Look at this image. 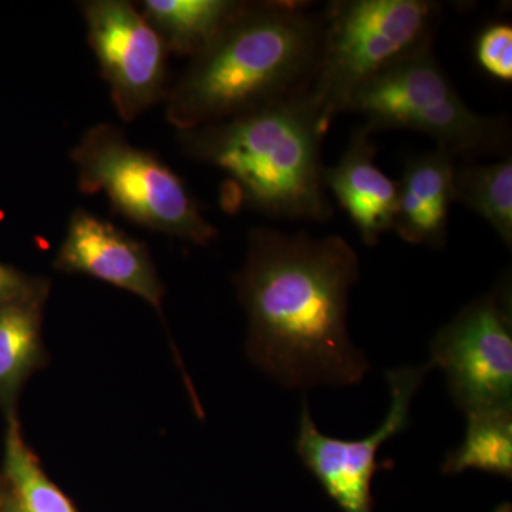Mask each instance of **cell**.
<instances>
[{"mask_svg": "<svg viewBox=\"0 0 512 512\" xmlns=\"http://www.w3.org/2000/svg\"><path fill=\"white\" fill-rule=\"evenodd\" d=\"M322 37L323 13L303 3L247 2L170 86L168 123L178 131L191 130L305 93Z\"/></svg>", "mask_w": 512, "mask_h": 512, "instance_id": "2", "label": "cell"}, {"mask_svg": "<svg viewBox=\"0 0 512 512\" xmlns=\"http://www.w3.org/2000/svg\"><path fill=\"white\" fill-rule=\"evenodd\" d=\"M70 158L80 192H103L114 212L138 227L194 245L217 238V228L202 215L180 175L156 154L133 146L121 128H89Z\"/></svg>", "mask_w": 512, "mask_h": 512, "instance_id": "5", "label": "cell"}, {"mask_svg": "<svg viewBox=\"0 0 512 512\" xmlns=\"http://www.w3.org/2000/svg\"><path fill=\"white\" fill-rule=\"evenodd\" d=\"M431 369L433 366L426 363L386 373L392 397L389 414L365 439L342 440L323 434L312 419L308 400L303 399L296 454L343 512H373V477L376 471L394 466L392 461L380 464L377 453L387 440L409 426L413 397Z\"/></svg>", "mask_w": 512, "mask_h": 512, "instance_id": "8", "label": "cell"}, {"mask_svg": "<svg viewBox=\"0 0 512 512\" xmlns=\"http://www.w3.org/2000/svg\"><path fill=\"white\" fill-rule=\"evenodd\" d=\"M348 111L365 117L369 133L404 128L426 134L450 156H481L507 147L504 120L485 117L458 96L431 46L384 70L357 90Z\"/></svg>", "mask_w": 512, "mask_h": 512, "instance_id": "6", "label": "cell"}, {"mask_svg": "<svg viewBox=\"0 0 512 512\" xmlns=\"http://www.w3.org/2000/svg\"><path fill=\"white\" fill-rule=\"evenodd\" d=\"M47 299L20 302L0 309V410L16 414L23 386L47 366L43 343V308Z\"/></svg>", "mask_w": 512, "mask_h": 512, "instance_id": "13", "label": "cell"}, {"mask_svg": "<svg viewBox=\"0 0 512 512\" xmlns=\"http://www.w3.org/2000/svg\"><path fill=\"white\" fill-rule=\"evenodd\" d=\"M5 512H20L18 505H16L15 500H13L12 495L9 493V488L6 491Z\"/></svg>", "mask_w": 512, "mask_h": 512, "instance_id": "20", "label": "cell"}, {"mask_svg": "<svg viewBox=\"0 0 512 512\" xmlns=\"http://www.w3.org/2000/svg\"><path fill=\"white\" fill-rule=\"evenodd\" d=\"M477 62L485 73L503 80H512V28L505 22L487 26L477 37Z\"/></svg>", "mask_w": 512, "mask_h": 512, "instance_id": "18", "label": "cell"}, {"mask_svg": "<svg viewBox=\"0 0 512 512\" xmlns=\"http://www.w3.org/2000/svg\"><path fill=\"white\" fill-rule=\"evenodd\" d=\"M454 157L437 148L412 158L397 184L394 228L403 241L443 247L454 202Z\"/></svg>", "mask_w": 512, "mask_h": 512, "instance_id": "12", "label": "cell"}, {"mask_svg": "<svg viewBox=\"0 0 512 512\" xmlns=\"http://www.w3.org/2000/svg\"><path fill=\"white\" fill-rule=\"evenodd\" d=\"M328 130L305 92L245 116L178 131V141L185 156L225 174V201L268 217L323 224L333 214L320 158Z\"/></svg>", "mask_w": 512, "mask_h": 512, "instance_id": "3", "label": "cell"}, {"mask_svg": "<svg viewBox=\"0 0 512 512\" xmlns=\"http://www.w3.org/2000/svg\"><path fill=\"white\" fill-rule=\"evenodd\" d=\"M50 282L0 264V309L15 303L49 298Z\"/></svg>", "mask_w": 512, "mask_h": 512, "instance_id": "19", "label": "cell"}, {"mask_svg": "<svg viewBox=\"0 0 512 512\" xmlns=\"http://www.w3.org/2000/svg\"><path fill=\"white\" fill-rule=\"evenodd\" d=\"M467 470L511 478L512 412L467 417L463 443L448 451L441 471L446 476H456Z\"/></svg>", "mask_w": 512, "mask_h": 512, "instance_id": "17", "label": "cell"}, {"mask_svg": "<svg viewBox=\"0 0 512 512\" xmlns=\"http://www.w3.org/2000/svg\"><path fill=\"white\" fill-rule=\"evenodd\" d=\"M430 353V365L443 370L451 399L467 417L512 412L510 278L443 326Z\"/></svg>", "mask_w": 512, "mask_h": 512, "instance_id": "7", "label": "cell"}, {"mask_svg": "<svg viewBox=\"0 0 512 512\" xmlns=\"http://www.w3.org/2000/svg\"><path fill=\"white\" fill-rule=\"evenodd\" d=\"M376 148L365 127L357 128L338 164L325 168L326 190L333 192L367 247H375L393 231L397 183L375 163Z\"/></svg>", "mask_w": 512, "mask_h": 512, "instance_id": "11", "label": "cell"}, {"mask_svg": "<svg viewBox=\"0 0 512 512\" xmlns=\"http://www.w3.org/2000/svg\"><path fill=\"white\" fill-rule=\"evenodd\" d=\"M441 5L430 0H345L323 12L318 66L306 96L330 127L357 90L431 46Z\"/></svg>", "mask_w": 512, "mask_h": 512, "instance_id": "4", "label": "cell"}, {"mask_svg": "<svg viewBox=\"0 0 512 512\" xmlns=\"http://www.w3.org/2000/svg\"><path fill=\"white\" fill-rule=\"evenodd\" d=\"M3 480L20 512H77L72 501L43 471L26 443L18 416L6 417Z\"/></svg>", "mask_w": 512, "mask_h": 512, "instance_id": "15", "label": "cell"}, {"mask_svg": "<svg viewBox=\"0 0 512 512\" xmlns=\"http://www.w3.org/2000/svg\"><path fill=\"white\" fill-rule=\"evenodd\" d=\"M80 8L87 40L121 119L134 121L165 100L170 52L140 9L126 0H89Z\"/></svg>", "mask_w": 512, "mask_h": 512, "instance_id": "9", "label": "cell"}, {"mask_svg": "<svg viewBox=\"0 0 512 512\" xmlns=\"http://www.w3.org/2000/svg\"><path fill=\"white\" fill-rule=\"evenodd\" d=\"M6 491H8V487H6L5 480H3V477H0V512H3V505H5Z\"/></svg>", "mask_w": 512, "mask_h": 512, "instance_id": "21", "label": "cell"}, {"mask_svg": "<svg viewBox=\"0 0 512 512\" xmlns=\"http://www.w3.org/2000/svg\"><path fill=\"white\" fill-rule=\"evenodd\" d=\"M237 0H144L141 15L156 29L168 52L194 57L244 9Z\"/></svg>", "mask_w": 512, "mask_h": 512, "instance_id": "14", "label": "cell"}, {"mask_svg": "<svg viewBox=\"0 0 512 512\" xmlns=\"http://www.w3.org/2000/svg\"><path fill=\"white\" fill-rule=\"evenodd\" d=\"M359 278L355 249L338 235L252 229L235 276L251 362L286 389L362 382L370 363L348 332L350 289Z\"/></svg>", "mask_w": 512, "mask_h": 512, "instance_id": "1", "label": "cell"}, {"mask_svg": "<svg viewBox=\"0 0 512 512\" xmlns=\"http://www.w3.org/2000/svg\"><path fill=\"white\" fill-rule=\"evenodd\" d=\"M454 201L463 202L488 222L501 241L512 245V160L463 165L454 173Z\"/></svg>", "mask_w": 512, "mask_h": 512, "instance_id": "16", "label": "cell"}, {"mask_svg": "<svg viewBox=\"0 0 512 512\" xmlns=\"http://www.w3.org/2000/svg\"><path fill=\"white\" fill-rule=\"evenodd\" d=\"M53 268L133 293L161 313L165 288L147 245L93 212L70 215Z\"/></svg>", "mask_w": 512, "mask_h": 512, "instance_id": "10", "label": "cell"}]
</instances>
